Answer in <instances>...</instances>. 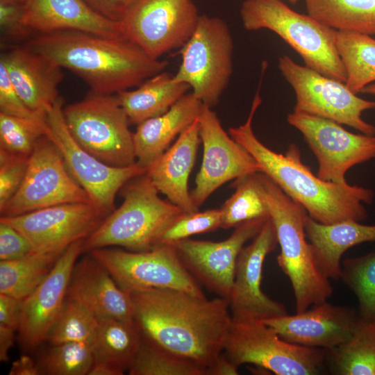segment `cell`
<instances>
[{
    "instance_id": "cell-32",
    "label": "cell",
    "mask_w": 375,
    "mask_h": 375,
    "mask_svg": "<svg viewBox=\"0 0 375 375\" xmlns=\"http://www.w3.org/2000/svg\"><path fill=\"white\" fill-rule=\"evenodd\" d=\"M62 252L35 251L0 261V294L19 300L29 296L49 276Z\"/></svg>"
},
{
    "instance_id": "cell-20",
    "label": "cell",
    "mask_w": 375,
    "mask_h": 375,
    "mask_svg": "<svg viewBox=\"0 0 375 375\" xmlns=\"http://www.w3.org/2000/svg\"><path fill=\"white\" fill-rule=\"evenodd\" d=\"M83 241L69 246L47 278L22 300L17 338L24 352L33 351L45 342L66 300L73 267L83 252Z\"/></svg>"
},
{
    "instance_id": "cell-37",
    "label": "cell",
    "mask_w": 375,
    "mask_h": 375,
    "mask_svg": "<svg viewBox=\"0 0 375 375\" xmlns=\"http://www.w3.org/2000/svg\"><path fill=\"white\" fill-rule=\"evenodd\" d=\"M340 278L358 299V315L375 320V251L344 259L341 262Z\"/></svg>"
},
{
    "instance_id": "cell-41",
    "label": "cell",
    "mask_w": 375,
    "mask_h": 375,
    "mask_svg": "<svg viewBox=\"0 0 375 375\" xmlns=\"http://www.w3.org/2000/svg\"><path fill=\"white\" fill-rule=\"evenodd\" d=\"M28 158L0 149V210L15 194L22 183Z\"/></svg>"
},
{
    "instance_id": "cell-18",
    "label": "cell",
    "mask_w": 375,
    "mask_h": 375,
    "mask_svg": "<svg viewBox=\"0 0 375 375\" xmlns=\"http://www.w3.org/2000/svg\"><path fill=\"white\" fill-rule=\"evenodd\" d=\"M269 217L238 225L227 239L221 242L187 238L172 245L184 267L199 283L228 300L238 255L245 244L257 235Z\"/></svg>"
},
{
    "instance_id": "cell-51",
    "label": "cell",
    "mask_w": 375,
    "mask_h": 375,
    "mask_svg": "<svg viewBox=\"0 0 375 375\" xmlns=\"http://www.w3.org/2000/svg\"><path fill=\"white\" fill-rule=\"evenodd\" d=\"M360 92L375 96V83L367 85L361 90Z\"/></svg>"
},
{
    "instance_id": "cell-2",
    "label": "cell",
    "mask_w": 375,
    "mask_h": 375,
    "mask_svg": "<svg viewBox=\"0 0 375 375\" xmlns=\"http://www.w3.org/2000/svg\"><path fill=\"white\" fill-rule=\"evenodd\" d=\"M260 90L253 98L246 122L228 129L229 135L247 151L289 197L300 203L314 220L324 224L353 220L362 222L368 214L364 203L370 204L374 192L369 188L324 181L303 164L299 149L290 144L285 153H276L256 136L252 120L261 103Z\"/></svg>"
},
{
    "instance_id": "cell-31",
    "label": "cell",
    "mask_w": 375,
    "mask_h": 375,
    "mask_svg": "<svg viewBox=\"0 0 375 375\" xmlns=\"http://www.w3.org/2000/svg\"><path fill=\"white\" fill-rule=\"evenodd\" d=\"M326 353L333 374L375 375V320L358 316L350 338Z\"/></svg>"
},
{
    "instance_id": "cell-46",
    "label": "cell",
    "mask_w": 375,
    "mask_h": 375,
    "mask_svg": "<svg viewBox=\"0 0 375 375\" xmlns=\"http://www.w3.org/2000/svg\"><path fill=\"white\" fill-rule=\"evenodd\" d=\"M22 300L0 294V325L18 329Z\"/></svg>"
},
{
    "instance_id": "cell-16",
    "label": "cell",
    "mask_w": 375,
    "mask_h": 375,
    "mask_svg": "<svg viewBox=\"0 0 375 375\" xmlns=\"http://www.w3.org/2000/svg\"><path fill=\"white\" fill-rule=\"evenodd\" d=\"M108 215L90 202L53 206L20 215L1 217L31 242L35 251L62 252L88 238Z\"/></svg>"
},
{
    "instance_id": "cell-47",
    "label": "cell",
    "mask_w": 375,
    "mask_h": 375,
    "mask_svg": "<svg viewBox=\"0 0 375 375\" xmlns=\"http://www.w3.org/2000/svg\"><path fill=\"white\" fill-rule=\"evenodd\" d=\"M238 374V367L223 352L206 368V375H237Z\"/></svg>"
},
{
    "instance_id": "cell-8",
    "label": "cell",
    "mask_w": 375,
    "mask_h": 375,
    "mask_svg": "<svg viewBox=\"0 0 375 375\" xmlns=\"http://www.w3.org/2000/svg\"><path fill=\"white\" fill-rule=\"evenodd\" d=\"M233 40L221 18L201 15L181 48V62L174 79L188 85L203 105H217L233 73Z\"/></svg>"
},
{
    "instance_id": "cell-43",
    "label": "cell",
    "mask_w": 375,
    "mask_h": 375,
    "mask_svg": "<svg viewBox=\"0 0 375 375\" xmlns=\"http://www.w3.org/2000/svg\"><path fill=\"white\" fill-rule=\"evenodd\" d=\"M0 27L1 44L22 40L26 42L34 36L22 22V3H0Z\"/></svg>"
},
{
    "instance_id": "cell-14",
    "label": "cell",
    "mask_w": 375,
    "mask_h": 375,
    "mask_svg": "<svg viewBox=\"0 0 375 375\" xmlns=\"http://www.w3.org/2000/svg\"><path fill=\"white\" fill-rule=\"evenodd\" d=\"M200 15L192 0H141L119 23L125 38L160 59L187 42Z\"/></svg>"
},
{
    "instance_id": "cell-30",
    "label": "cell",
    "mask_w": 375,
    "mask_h": 375,
    "mask_svg": "<svg viewBox=\"0 0 375 375\" xmlns=\"http://www.w3.org/2000/svg\"><path fill=\"white\" fill-rule=\"evenodd\" d=\"M308 15L338 31L375 35V0H303Z\"/></svg>"
},
{
    "instance_id": "cell-13",
    "label": "cell",
    "mask_w": 375,
    "mask_h": 375,
    "mask_svg": "<svg viewBox=\"0 0 375 375\" xmlns=\"http://www.w3.org/2000/svg\"><path fill=\"white\" fill-rule=\"evenodd\" d=\"M76 202H90L71 175L55 144L45 135L28 158L25 176L5 206L1 217H12L39 209Z\"/></svg>"
},
{
    "instance_id": "cell-19",
    "label": "cell",
    "mask_w": 375,
    "mask_h": 375,
    "mask_svg": "<svg viewBox=\"0 0 375 375\" xmlns=\"http://www.w3.org/2000/svg\"><path fill=\"white\" fill-rule=\"evenodd\" d=\"M278 243L270 217L260 232L241 249L236 262L233 283L228 298L233 319L266 320L287 315L285 306L261 290L262 266Z\"/></svg>"
},
{
    "instance_id": "cell-27",
    "label": "cell",
    "mask_w": 375,
    "mask_h": 375,
    "mask_svg": "<svg viewBox=\"0 0 375 375\" xmlns=\"http://www.w3.org/2000/svg\"><path fill=\"white\" fill-rule=\"evenodd\" d=\"M305 231L315 262L328 278H340L341 258L347 249L375 241V225H365L353 220L324 224L308 215Z\"/></svg>"
},
{
    "instance_id": "cell-39",
    "label": "cell",
    "mask_w": 375,
    "mask_h": 375,
    "mask_svg": "<svg viewBox=\"0 0 375 375\" xmlns=\"http://www.w3.org/2000/svg\"><path fill=\"white\" fill-rule=\"evenodd\" d=\"M47 133V120L24 119L0 112V149L29 157L39 139Z\"/></svg>"
},
{
    "instance_id": "cell-48",
    "label": "cell",
    "mask_w": 375,
    "mask_h": 375,
    "mask_svg": "<svg viewBox=\"0 0 375 375\" xmlns=\"http://www.w3.org/2000/svg\"><path fill=\"white\" fill-rule=\"evenodd\" d=\"M9 375H40V371L36 361L24 355L12 362Z\"/></svg>"
},
{
    "instance_id": "cell-25",
    "label": "cell",
    "mask_w": 375,
    "mask_h": 375,
    "mask_svg": "<svg viewBox=\"0 0 375 375\" xmlns=\"http://www.w3.org/2000/svg\"><path fill=\"white\" fill-rule=\"evenodd\" d=\"M201 142L197 119L146 172L158 192L185 212L199 210L189 192L188 179Z\"/></svg>"
},
{
    "instance_id": "cell-11",
    "label": "cell",
    "mask_w": 375,
    "mask_h": 375,
    "mask_svg": "<svg viewBox=\"0 0 375 375\" xmlns=\"http://www.w3.org/2000/svg\"><path fill=\"white\" fill-rule=\"evenodd\" d=\"M88 253L101 263L126 292L168 288L205 297L199 283L186 269L172 245L144 251L104 247Z\"/></svg>"
},
{
    "instance_id": "cell-1",
    "label": "cell",
    "mask_w": 375,
    "mask_h": 375,
    "mask_svg": "<svg viewBox=\"0 0 375 375\" xmlns=\"http://www.w3.org/2000/svg\"><path fill=\"white\" fill-rule=\"evenodd\" d=\"M128 294L144 340L205 368L223 352L233 321L226 299L168 288Z\"/></svg>"
},
{
    "instance_id": "cell-40",
    "label": "cell",
    "mask_w": 375,
    "mask_h": 375,
    "mask_svg": "<svg viewBox=\"0 0 375 375\" xmlns=\"http://www.w3.org/2000/svg\"><path fill=\"white\" fill-rule=\"evenodd\" d=\"M220 209L183 212L171 222L157 240L156 246L172 245L192 235L214 231L221 228Z\"/></svg>"
},
{
    "instance_id": "cell-34",
    "label": "cell",
    "mask_w": 375,
    "mask_h": 375,
    "mask_svg": "<svg viewBox=\"0 0 375 375\" xmlns=\"http://www.w3.org/2000/svg\"><path fill=\"white\" fill-rule=\"evenodd\" d=\"M234 193L219 208L221 228H235L246 222L269 217L259 172L235 179Z\"/></svg>"
},
{
    "instance_id": "cell-28",
    "label": "cell",
    "mask_w": 375,
    "mask_h": 375,
    "mask_svg": "<svg viewBox=\"0 0 375 375\" xmlns=\"http://www.w3.org/2000/svg\"><path fill=\"white\" fill-rule=\"evenodd\" d=\"M190 89L188 85L176 81L173 75L162 72L145 80L135 90L115 94L130 124L138 125L167 112Z\"/></svg>"
},
{
    "instance_id": "cell-49",
    "label": "cell",
    "mask_w": 375,
    "mask_h": 375,
    "mask_svg": "<svg viewBox=\"0 0 375 375\" xmlns=\"http://www.w3.org/2000/svg\"><path fill=\"white\" fill-rule=\"evenodd\" d=\"M17 330L0 325V361L9 360V351L14 344Z\"/></svg>"
},
{
    "instance_id": "cell-52",
    "label": "cell",
    "mask_w": 375,
    "mask_h": 375,
    "mask_svg": "<svg viewBox=\"0 0 375 375\" xmlns=\"http://www.w3.org/2000/svg\"><path fill=\"white\" fill-rule=\"evenodd\" d=\"M24 0H0V3H22Z\"/></svg>"
},
{
    "instance_id": "cell-33",
    "label": "cell",
    "mask_w": 375,
    "mask_h": 375,
    "mask_svg": "<svg viewBox=\"0 0 375 375\" xmlns=\"http://www.w3.org/2000/svg\"><path fill=\"white\" fill-rule=\"evenodd\" d=\"M336 44L347 73L345 83L357 94L375 81V39L369 35L338 31Z\"/></svg>"
},
{
    "instance_id": "cell-17",
    "label": "cell",
    "mask_w": 375,
    "mask_h": 375,
    "mask_svg": "<svg viewBox=\"0 0 375 375\" xmlns=\"http://www.w3.org/2000/svg\"><path fill=\"white\" fill-rule=\"evenodd\" d=\"M203 158L190 192L199 208L217 189L241 176L262 172L252 156L226 132L212 108L204 105L198 119Z\"/></svg>"
},
{
    "instance_id": "cell-15",
    "label": "cell",
    "mask_w": 375,
    "mask_h": 375,
    "mask_svg": "<svg viewBox=\"0 0 375 375\" xmlns=\"http://www.w3.org/2000/svg\"><path fill=\"white\" fill-rule=\"evenodd\" d=\"M287 121L303 135L317 159V176L324 181L347 183L349 169L375 158V135L353 133L334 121L295 111Z\"/></svg>"
},
{
    "instance_id": "cell-44",
    "label": "cell",
    "mask_w": 375,
    "mask_h": 375,
    "mask_svg": "<svg viewBox=\"0 0 375 375\" xmlns=\"http://www.w3.org/2000/svg\"><path fill=\"white\" fill-rule=\"evenodd\" d=\"M35 250L28 240L16 228L0 221V260H11Z\"/></svg>"
},
{
    "instance_id": "cell-23",
    "label": "cell",
    "mask_w": 375,
    "mask_h": 375,
    "mask_svg": "<svg viewBox=\"0 0 375 375\" xmlns=\"http://www.w3.org/2000/svg\"><path fill=\"white\" fill-rule=\"evenodd\" d=\"M10 82L31 110L47 114L59 98L62 68L26 45L14 46L1 53Z\"/></svg>"
},
{
    "instance_id": "cell-6",
    "label": "cell",
    "mask_w": 375,
    "mask_h": 375,
    "mask_svg": "<svg viewBox=\"0 0 375 375\" xmlns=\"http://www.w3.org/2000/svg\"><path fill=\"white\" fill-rule=\"evenodd\" d=\"M240 15L246 30L274 32L301 56L305 66L346 82V70L337 49L338 31L293 10L281 0H245Z\"/></svg>"
},
{
    "instance_id": "cell-10",
    "label": "cell",
    "mask_w": 375,
    "mask_h": 375,
    "mask_svg": "<svg viewBox=\"0 0 375 375\" xmlns=\"http://www.w3.org/2000/svg\"><path fill=\"white\" fill-rule=\"evenodd\" d=\"M278 66L294 90V111L328 119L362 133L375 135V126L362 118L363 112L375 109V101L358 97L344 82L300 65L288 56L279 58Z\"/></svg>"
},
{
    "instance_id": "cell-12",
    "label": "cell",
    "mask_w": 375,
    "mask_h": 375,
    "mask_svg": "<svg viewBox=\"0 0 375 375\" xmlns=\"http://www.w3.org/2000/svg\"><path fill=\"white\" fill-rule=\"evenodd\" d=\"M64 100H56L47 114V136L60 151L71 175L90 201L109 215L117 192L132 178L144 174L137 162L128 167L109 165L82 148L69 133L63 115Z\"/></svg>"
},
{
    "instance_id": "cell-5",
    "label": "cell",
    "mask_w": 375,
    "mask_h": 375,
    "mask_svg": "<svg viewBox=\"0 0 375 375\" xmlns=\"http://www.w3.org/2000/svg\"><path fill=\"white\" fill-rule=\"evenodd\" d=\"M149 176L142 174L121 189L122 205L83 241V253L119 247L132 251L155 247L162 232L183 212L169 200L162 199Z\"/></svg>"
},
{
    "instance_id": "cell-29",
    "label": "cell",
    "mask_w": 375,
    "mask_h": 375,
    "mask_svg": "<svg viewBox=\"0 0 375 375\" xmlns=\"http://www.w3.org/2000/svg\"><path fill=\"white\" fill-rule=\"evenodd\" d=\"M142 340L133 319L99 318V326L92 345L94 362L112 365L128 372Z\"/></svg>"
},
{
    "instance_id": "cell-3",
    "label": "cell",
    "mask_w": 375,
    "mask_h": 375,
    "mask_svg": "<svg viewBox=\"0 0 375 375\" xmlns=\"http://www.w3.org/2000/svg\"><path fill=\"white\" fill-rule=\"evenodd\" d=\"M24 44L76 74L97 94H115L138 87L168 64L151 58L125 38L81 31L36 34Z\"/></svg>"
},
{
    "instance_id": "cell-50",
    "label": "cell",
    "mask_w": 375,
    "mask_h": 375,
    "mask_svg": "<svg viewBox=\"0 0 375 375\" xmlns=\"http://www.w3.org/2000/svg\"><path fill=\"white\" fill-rule=\"evenodd\" d=\"M124 372L121 369L103 362H94L88 375H123Z\"/></svg>"
},
{
    "instance_id": "cell-53",
    "label": "cell",
    "mask_w": 375,
    "mask_h": 375,
    "mask_svg": "<svg viewBox=\"0 0 375 375\" xmlns=\"http://www.w3.org/2000/svg\"><path fill=\"white\" fill-rule=\"evenodd\" d=\"M291 4H296L299 0H288Z\"/></svg>"
},
{
    "instance_id": "cell-24",
    "label": "cell",
    "mask_w": 375,
    "mask_h": 375,
    "mask_svg": "<svg viewBox=\"0 0 375 375\" xmlns=\"http://www.w3.org/2000/svg\"><path fill=\"white\" fill-rule=\"evenodd\" d=\"M67 299L90 309L98 318L133 319L129 294L90 254L77 260L68 283Z\"/></svg>"
},
{
    "instance_id": "cell-42",
    "label": "cell",
    "mask_w": 375,
    "mask_h": 375,
    "mask_svg": "<svg viewBox=\"0 0 375 375\" xmlns=\"http://www.w3.org/2000/svg\"><path fill=\"white\" fill-rule=\"evenodd\" d=\"M0 112L24 119L47 120V114L31 110L19 97L0 62Z\"/></svg>"
},
{
    "instance_id": "cell-35",
    "label": "cell",
    "mask_w": 375,
    "mask_h": 375,
    "mask_svg": "<svg viewBox=\"0 0 375 375\" xmlns=\"http://www.w3.org/2000/svg\"><path fill=\"white\" fill-rule=\"evenodd\" d=\"M99 326V318L83 304L66 298L51 327L45 342L51 344L83 342L92 345Z\"/></svg>"
},
{
    "instance_id": "cell-7",
    "label": "cell",
    "mask_w": 375,
    "mask_h": 375,
    "mask_svg": "<svg viewBox=\"0 0 375 375\" xmlns=\"http://www.w3.org/2000/svg\"><path fill=\"white\" fill-rule=\"evenodd\" d=\"M73 138L85 151L114 167L135 164L133 133L116 94L90 92L81 101L63 107Z\"/></svg>"
},
{
    "instance_id": "cell-38",
    "label": "cell",
    "mask_w": 375,
    "mask_h": 375,
    "mask_svg": "<svg viewBox=\"0 0 375 375\" xmlns=\"http://www.w3.org/2000/svg\"><path fill=\"white\" fill-rule=\"evenodd\" d=\"M36 362L42 375H88L94 358L92 345L66 342L51 344Z\"/></svg>"
},
{
    "instance_id": "cell-26",
    "label": "cell",
    "mask_w": 375,
    "mask_h": 375,
    "mask_svg": "<svg viewBox=\"0 0 375 375\" xmlns=\"http://www.w3.org/2000/svg\"><path fill=\"white\" fill-rule=\"evenodd\" d=\"M203 106L192 92L186 93L165 113L139 124L133 133L137 163L147 170L199 119Z\"/></svg>"
},
{
    "instance_id": "cell-9",
    "label": "cell",
    "mask_w": 375,
    "mask_h": 375,
    "mask_svg": "<svg viewBox=\"0 0 375 375\" xmlns=\"http://www.w3.org/2000/svg\"><path fill=\"white\" fill-rule=\"evenodd\" d=\"M326 351L286 342L261 320L233 319L223 353L238 367L248 363L277 375H315Z\"/></svg>"
},
{
    "instance_id": "cell-45",
    "label": "cell",
    "mask_w": 375,
    "mask_h": 375,
    "mask_svg": "<svg viewBox=\"0 0 375 375\" xmlns=\"http://www.w3.org/2000/svg\"><path fill=\"white\" fill-rule=\"evenodd\" d=\"M101 15L120 22L127 12L141 0H83Z\"/></svg>"
},
{
    "instance_id": "cell-21",
    "label": "cell",
    "mask_w": 375,
    "mask_h": 375,
    "mask_svg": "<svg viewBox=\"0 0 375 375\" xmlns=\"http://www.w3.org/2000/svg\"><path fill=\"white\" fill-rule=\"evenodd\" d=\"M358 316L351 308L335 306L326 301L294 315L287 314L262 322L286 342L331 349L350 338Z\"/></svg>"
},
{
    "instance_id": "cell-22",
    "label": "cell",
    "mask_w": 375,
    "mask_h": 375,
    "mask_svg": "<svg viewBox=\"0 0 375 375\" xmlns=\"http://www.w3.org/2000/svg\"><path fill=\"white\" fill-rule=\"evenodd\" d=\"M22 22L34 35L63 31L124 38L120 23L101 15L83 0H24Z\"/></svg>"
},
{
    "instance_id": "cell-4",
    "label": "cell",
    "mask_w": 375,
    "mask_h": 375,
    "mask_svg": "<svg viewBox=\"0 0 375 375\" xmlns=\"http://www.w3.org/2000/svg\"><path fill=\"white\" fill-rule=\"evenodd\" d=\"M259 176L281 248L277 263L292 284L296 312H301L327 301L333 289L317 267L306 240V210L265 174L259 172Z\"/></svg>"
},
{
    "instance_id": "cell-36",
    "label": "cell",
    "mask_w": 375,
    "mask_h": 375,
    "mask_svg": "<svg viewBox=\"0 0 375 375\" xmlns=\"http://www.w3.org/2000/svg\"><path fill=\"white\" fill-rule=\"evenodd\" d=\"M130 375H206V368L142 338Z\"/></svg>"
}]
</instances>
